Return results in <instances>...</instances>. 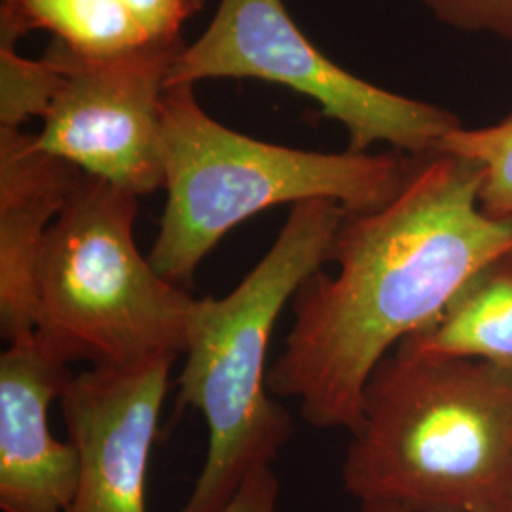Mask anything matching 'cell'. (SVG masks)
<instances>
[{
    "instance_id": "6da1fadb",
    "label": "cell",
    "mask_w": 512,
    "mask_h": 512,
    "mask_svg": "<svg viewBox=\"0 0 512 512\" xmlns=\"http://www.w3.org/2000/svg\"><path fill=\"white\" fill-rule=\"evenodd\" d=\"M482 167L458 154L414 158L384 207L346 213L329 260L289 304L293 323L268 372L317 429L353 431L372 372L427 329L480 270L512 255V219L484 213Z\"/></svg>"
},
{
    "instance_id": "7c38bea8",
    "label": "cell",
    "mask_w": 512,
    "mask_h": 512,
    "mask_svg": "<svg viewBox=\"0 0 512 512\" xmlns=\"http://www.w3.org/2000/svg\"><path fill=\"white\" fill-rule=\"evenodd\" d=\"M33 31H48L88 55L122 54L152 42L122 0H2L0 44L16 46Z\"/></svg>"
},
{
    "instance_id": "30bf717a",
    "label": "cell",
    "mask_w": 512,
    "mask_h": 512,
    "mask_svg": "<svg viewBox=\"0 0 512 512\" xmlns=\"http://www.w3.org/2000/svg\"><path fill=\"white\" fill-rule=\"evenodd\" d=\"M80 171L38 147L35 133L0 128V334L35 332V274L50 226Z\"/></svg>"
},
{
    "instance_id": "52a82bcc",
    "label": "cell",
    "mask_w": 512,
    "mask_h": 512,
    "mask_svg": "<svg viewBox=\"0 0 512 512\" xmlns=\"http://www.w3.org/2000/svg\"><path fill=\"white\" fill-rule=\"evenodd\" d=\"M183 38L112 55L78 54L54 40L44 57L61 86L38 147L137 198L165 186L162 105Z\"/></svg>"
},
{
    "instance_id": "ac0fdd59",
    "label": "cell",
    "mask_w": 512,
    "mask_h": 512,
    "mask_svg": "<svg viewBox=\"0 0 512 512\" xmlns=\"http://www.w3.org/2000/svg\"><path fill=\"white\" fill-rule=\"evenodd\" d=\"M357 512H416L408 511L403 507H397V505H384V503H363L359 505Z\"/></svg>"
},
{
    "instance_id": "8992f818",
    "label": "cell",
    "mask_w": 512,
    "mask_h": 512,
    "mask_svg": "<svg viewBox=\"0 0 512 512\" xmlns=\"http://www.w3.org/2000/svg\"><path fill=\"white\" fill-rule=\"evenodd\" d=\"M209 78H258L313 99L348 129L349 148L389 145L406 156L437 152L463 128L454 112L378 88L321 54L283 0H220L207 31L175 59L167 88Z\"/></svg>"
},
{
    "instance_id": "9a60e30c",
    "label": "cell",
    "mask_w": 512,
    "mask_h": 512,
    "mask_svg": "<svg viewBox=\"0 0 512 512\" xmlns=\"http://www.w3.org/2000/svg\"><path fill=\"white\" fill-rule=\"evenodd\" d=\"M440 23L465 33L512 40V0H423Z\"/></svg>"
},
{
    "instance_id": "7a4b0ae2",
    "label": "cell",
    "mask_w": 512,
    "mask_h": 512,
    "mask_svg": "<svg viewBox=\"0 0 512 512\" xmlns=\"http://www.w3.org/2000/svg\"><path fill=\"white\" fill-rule=\"evenodd\" d=\"M342 486L359 505L512 512V374L395 349L372 372Z\"/></svg>"
},
{
    "instance_id": "8fae6325",
    "label": "cell",
    "mask_w": 512,
    "mask_h": 512,
    "mask_svg": "<svg viewBox=\"0 0 512 512\" xmlns=\"http://www.w3.org/2000/svg\"><path fill=\"white\" fill-rule=\"evenodd\" d=\"M399 351L431 359H471L512 374V255L480 270L427 329Z\"/></svg>"
},
{
    "instance_id": "e0dca14e",
    "label": "cell",
    "mask_w": 512,
    "mask_h": 512,
    "mask_svg": "<svg viewBox=\"0 0 512 512\" xmlns=\"http://www.w3.org/2000/svg\"><path fill=\"white\" fill-rule=\"evenodd\" d=\"M281 484L272 465L258 467L243 480L222 512H277Z\"/></svg>"
},
{
    "instance_id": "d6986e66",
    "label": "cell",
    "mask_w": 512,
    "mask_h": 512,
    "mask_svg": "<svg viewBox=\"0 0 512 512\" xmlns=\"http://www.w3.org/2000/svg\"><path fill=\"white\" fill-rule=\"evenodd\" d=\"M196 4H198V8L202 10L203 4H205V0H196Z\"/></svg>"
},
{
    "instance_id": "3957f363",
    "label": "cell",
    "mask_w": 512,
    "mask_h": 512,
    "mask_svg": "<svg viewBox=\"0 0 512 512\" xmlns=\"http://www.w3.org/2000/svg\"><path fill=\"white\" fill-rule=\"evenodd\" d=\"M346 213L330 200L296 203L234 291L198 300L177 382L181 404L205 420L207 452L181 512L224 511L243 480L293 439V418L268 389L270 342L281 311L327 264Z\"/></svg>"
},
{
    "instance_id": "9c48e42d",
    "label": "cell",
    "mask_w": 512,
    "mask_h": 512,
    "mask_svg": "<svg viewBox=\"0 0 512 512\" xmlns=\"http://www.w3.org/2000/svg\"><path fill=\"white\" fill-rule=\"evenodd\" d=\"M29 332L0 355V509L2 512H69L80 459L73 442L55 439L50 404L73 380Z\"/></svg>"
},
{
    "instance_id": "277c9868",
    "label": "cell",
    "mask_w": 512,
    "mask_h": 512,
    "mask_svg": "<svg viewBox=\"0 0 512 512\" xmlns=\"http://www.w3.org/2000/svg\"><path fill=\"white\" fill-rule=\"evenodd\" d=\"M162 124L167 202L148 260L177 285L194 277L230 230L275 205L330 200L348 213L384 207L414 160L397 150L315 152L260 141L211 118L194 86L167 88Z\"/></svg>"
},
{
    "instance_id": "ba28073f",
    "label": "cell",
    "mask_w": 512,
    "mask_h": 512,
    "mask_svg": "<svg viewBox=\"0 0 512 512\" xmlns=\"http://www.w3.org/2000/svg\"><path fill=\"white\" fill-rule=\"evenodd\" d=\"M175 361L74 374L59 399L80 459L69 512H148V461Z\"/></svg>"
},
{
    "instance_id": "5bb4252c",
    "label": "cell",
    "mask_w": 512,
    "mask_h": 512,
    "mask_svg": "<svg viewBox=\"0 0 512 512\" xmlns=\"http://www.w3.org/2000/svg\"><path fill=\"white\" fill-rule=\"evenodd\" d=\"M61 86V74L42 59H27L16 46L0 44V128L21 129L44 118Z\"/></svg>"
},
{
    "instance_id": "5b68a950",
    "label": "cell",
    "mask_w": 512,
    "mask_h": 512,
    "mask_svg": "<svg viewBox=\"0 0 512 512\" xmlns=\"http://www.w3.org/2000/svg\"><path fill=\"white\" fill-rule=\"evenodd\" d=\"M139 198L80 171L44 239L35 334L65 363L131 370L184 355L198 298L135 241Z\"/></svg>"
},
{
    "instance_id": "2e32d148",
    "label": "cell",
    "mask_w": 512,
    "mask_h": 512,
    "mask_svg": "<svg viewBox=\"0 0 512 512\" xmlns=\"http://www.w3.org/2000/svg\"><path fill=\"white\" fill-rule=\"evenodd\" d=\"M152 42L181 38L184 21L200 12L196 0H122Z\"/></svg>"
},
{
    "instance_id": "4fadbf2b",
    "label": "cell",
    "mask_w": 512,
    "mask_h": 512,
    "mask_svg": "<svg viewBox=\"0 0 512 512\" xmlns=\"http://www.w3.org/2000/svg\"><path fill=\"white\" fill-rule=\"evenodd\" d=\"M437 152L458 154L480 165L482 211L495 219H512V116L490 128L456 129L442 139Z\"/></svg>"
}]
</instances>
